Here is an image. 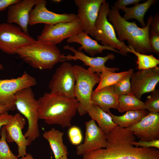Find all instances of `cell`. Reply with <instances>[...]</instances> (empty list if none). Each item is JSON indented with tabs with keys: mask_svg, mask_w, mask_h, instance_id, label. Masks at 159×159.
Wrapping results in <instances>:
<instances>
[{
	"mask_svg": "<svg viewBox=\"0 0 159 159\" xmlns=\"http://www.w3.org/2000/svg\"><path fill=\"white\" fill-rule=\"evenodd\" d=\"M39 0H23L9 6L7 23L17 24L25 33L28 34V26L30 12Z\"/></svg>",
	"mask_w": 159,
	"mask_h": 159,
	"instance_id": "18",
	"label": "cell"
},
{
	"mask_svg": "<svg viewBox=\"0 0 159 159\" xmlns=\"http://www.w3.org/2000/svg\"><path fill=\"white\" fill-rule=\"evenodd\" d=\"M20 0H0V11L6 10L10 5L19 2Z\"/></svg>",
	"mask_w": 159,
	"mask_h": 159,
	"instance_id": "38",
	"label": "cell"
},
{
	"mask_svg": "<svg viewBox=\"0 0 159 159\" xmlns=\"http://www.w3.org/2000/svg\"><path fill=\"white\" fill-rule=\"evenodd\" d=\"M133 145L136 147H140L144 148L154 147L159 148V139H157L150 141H135L133 142Z\"/></svg>",
	"mask_w": 159,
	"mask_h": 159,
	"instance_id": "34",
	"label": "cell"
},
{
	"mask_svg": "<svg viewBox=\"0 0 159 159\" xmlns=\"http://www.w3.org/2000/svg\"><path fill=\"white\" fill-rule=\"evenodd\" d=\"M129 52L134 54L137 57L136 64L138 70L152 68L157 66L159 60L152 54H142L135 51L130 46L128 45Z\"/></svg>",
	"mask_w": 159,
	"mask_h": 159,
	"instance_id": "28",
	"label": "cell"
},
{
	"mask_svg": "<svg viewBox=\"0 0 159 159\" xmlns=\"http://www.w3.org/2000/svg\"><path fill=\"white\" fill-rule=\"evenodd\" d=\"M20 159H35L33 157V156L29 153H27L24 156L20 158Z\"/></svg>",
	"mask_w": 159,
	"mask_h": 159,
	"instance_id": "40",
	"label": "cell"
},
{
	"mask_svg": "<svg viewBox=\"0 0 159 159\" xmlns=\"http://www.w3.org/2000/svg\"><path fill=\"white\" fill-rule=\"evenodd\" d=\"M16 109L26 119L28 128L24 135L31 143L40 136L38 124V102L31 87L18 91L15 95Z\"/></svg>",
	"mask_w": 159,
	"mask_h": 159,
	"instance_id": "5",
	"label": "cell"
},
{
	"mask_svg": "<svg viewBox=\"0 0 159 159\" xmlns=\"http://www.w3.org/2000/svg\"><path fill=\"white\" fill-rule=\"evenodd\" d=\"M37 84L35 78L26 72L16 78L0 79V105L14 103L15 95L18 91Z\"/></svg>",
	"mask_w": 159,
	"mask_h": 159,
	"instance_id": "14",
	"label": "cell"
},
{
	"mask_svg": "<svg viewBox=\"0 0 159 159\" xmlns=\"http://www.w3.org/2000/svg\"><path fill=\"white\" fill-rule=\"evenodd\" d=\"M87 113L106 135L117 126L111 116L97 105H92Z\"/></svg>",
	"mask_w": 159,
	"mask_h": 159,
	"instance_id": "24",
	"label": "cell"
},
{
	"mask_svg": "<svg viewBox=\"0 0 159 159\" xmlns=\"http://www.w3.org/2000/svg\"><path fill=\"white\" fill-rule=\"evenodd\" d=\"M64 133L52 128L45 131L43 137L48 141L55 159H58L64 155H68L69 153L67 147L63 143Z\"/></svg>",
	"mask_w": 159,
	"mask_h": 159,
	"instance_id": "22",
	"label": "cell"
},
{
	"mask_svg": "<svg viewBox=\"0 0 159 159\" xmlns=\"http://www.w3.org/2000/svg\"><path fill=\"white\" fill-rule=\"evenodd\" d=\"M73 66L76 77L74 95L79 103L77 112L82 116L87 113L92 105L93 89L99 82L100 73L94 72L89 68L86 69L77 64Z\"/></svg>",
	"mask_w": 159,
	"mask_h": 159,
	"instance_id": "6",
	"label": "cell"
},
{
	"mask_svg": "<svg viewBox=\"0 0 159 159\" xmlns=\"http://www.w3.org/2000/svg\"><path fill=\"white\" fill-rule=\"evenodd\" d=\"M85 132L84 142L76 147V154L83 155L91 151L107 147L106 135L92 119L85 123Z\"/></svg>",
	"mask_w": 159,
	"mask_h": 159,
	"instance_id": "15",
	"label": "cell"
},
{
	"mask_svg": "<svg viewBox=\"0 0 159 159\" xmlns=\"http://www.w3.org/2000/svg\"><path fill=\"white\" fill-rule=\"evenodd\" d=\"M149 112L144 110L127 111L121 116L115 115L110 111L107 113L111 116L113 122L117 125L122 128H127L138 123Z\"/></svg>",
	"mask_w": 159,
	"mask_h": 159,
	"instance_id": "25",
	"label": "cell"
},
{
	"mask_svg": "<svg viewBox=\"0 0 159 159\" xmlns=\"http://www.w3.org/2000/svg\"><path fill=\"white\" fill-rule=\"evenodd\" d=\"M47 4L46 0H39L30 12L29 24L31 26L39 23L54 24L70 22L78 19L77 15L74 13L60 14L50 11L46 7Z\"/></svg>",
	"mask_w": 159,
	"mask_h": 159,
	"instance_id": "12",
	"label": "cell"
},
{
	"mask_svg": "<svg viewBox=\"0 0 159 159\" xmlns=\"http://www.w3.org/2000/svg\"><path fill=\"white\" fill-rule=\"evenodd\" d=\"M16 109L14 103L0 105V114L10 111H14Z\"/></svg>",
	"mask_w": 159,
	"mask_h": 159,
	"instance_id": "39",
	"label": "cell"
},
{
	"mask_svg": "<svg viewBox=\"0 0 159 159\" xmlns=\"http://www.w3.org/2000/svg\"><path fill=\"white\" fill-rule=\"evenodd\" d=\"M13 115L6 112L0 114V129L4 126L6 125L11 121Z\"/></svg>",
	"mask_w": 159,
	"mask_h": 159,
	"instance_id": "37",
	"label": "cell"
},
{
	"mask_svg": "<svg viewBox=\"0 0 159 159\" xmlns=\"http://www.w3.org/2000/svg\"><path fill=\"white\" fill-rule=\"evenodd\" d=\"M118 111L123 113L131 110H146L144 102L132 93L118 96Z\"/></svg>",
	"mask_w": 159,
	"mask_h": 159,
	"instance_id": "27",
	"label": "cell"
},
{
	"mask_svg": "<svg viewBox=\"0 0 159 159\" xmlns=\"http://www.w3.org/2000/svg\"><path fill=\"white\" fill-rule=\"evenodd\" d=\"M127 128L141 141L159 139V113L149 112L138 123Z\"/></svg>",
	"mask_w": 159,
	"mask_h": 159,
	"instance_id": "17",
	"label": "cell"
},
{
	"mask_svg": "<svg viewBox=\"0 0 159 159\" xmlns=\"http://www.w3.org/2000/svg\"><path fill=\"white\" fill-rule=\"evenodd\" d=\"M92 105L99 107L106 112L110 108L117 110L118 96L115 93L113 85L104 87L98 91H93L91 97Z\"/></svg>",
	"mask_w": 159,
	"mask_h": 159,
	"instance_id": "21",
	"label": "cell"
},
{
	"mask_svg": "<svg viewBox=\"0 0 159 159\" xmlns=\"http://www.w3.org/2000/svg\"><path fill=\"white\" fill-rule=\"evenodd\" d=\"M149 40L152 52L159 55V35L149 33Z\"/></svg>",
	"mask_w": 159,
	"mask_h": 159,
	"instance_id": "33",
	"label": "cell"
},
{
	"mask_svg": "<svg viewBox=\"0 0 159 159\" xmlns=\"http://www.w3.org/2000/svg\"><path fill=\"white\" fill-rule=\"evenodd\" d=\"M0 135V159H19L12 153L7 143L4 126L1 129Z\"/></svg>",
	"mask_w": 159,
	"mask_h": 159,
	"instance_id": "29",
	"label": "cell"
},
{
	"mask_svg": "<svg viewBox=\"0 0 159 159\" xmlns=\"http://www.w3.org/2000/svg\"><path fill=\"white\" fill-rule=\"evenodd\" d=\"M133 72L132 68L118 73L104 70L100 74L99 82L94 91L96 92L105 87L114 85L129 74Z\"/></svg>",
	"mask_w": 159,
	"mask_h": 159,
	"instance_id": "26",
	"label": "cell"
},
{
	"mask_svg": "<svg viewBox=\"0 0 159 159\" xmlns=\"http://www.w3.org/2000/svg\"><path fill=\"white\" fill-rule=\"evenodd\" d=\"M69 43H76L80 44L78 50L81 51L84 50L91 57H94L98 54L102 53L105 50H108L120 54L117 50L112 47L104 46L99 44L98 42L92 39L88 34L82 31L66 40Z\"/></svg>",
	"mask_w": 159,
	"mask_h": 159,
	"instance_id": "20",
	"label": "cell"
},
{
	"mask_svg": "<svg viewBox=\"0 0 159 159\" xmlns=\"http://www.w3.org/2000/svg\"><path fill=\"white\" fill-rule=\"evenodd\" d=\"M146 110L149 112H159V90L155 89L146 98L144 102Z\"/></svg>",
	"mask_w": 159,
	"mask_h": 159,
	"instance_id": "31",
	"label": "cell"
},
{
	"mask_svg": "<svg viewBox=\"0 0 159 159\" xmlns=\"http://www.w3.org/2000/svg\"><path fill=\"white\" fill-rule=\"evenodd\" d=\"M105 0H74L78 19L84 32L93 37L95 26L100 7Z\"/></svg>",
	"mask_w": 159,
	"mask_h": 159,
	"instance_id": "13",
	"label": "cell"
},
{
	"mask_svg": "<svg viewBox=\"0 0 159 159\" xmlns=\"http://www.w3.org/2000/svg\"><path fill=\"white\" fill-rule=\"evenodd\" d=\"M107 147L87 153L82 159H159V150L134 147L133 133L117 125L107 135Z\"/></svg>",
	"mask_w": 159,
	"mask_h": 159,
	"instance_id": "1",
	"label": "cell"
},
{
	"mask_svg": "<svg viewBox=\"0 0 159 159\" xmlns=\"http://www.w3.org/2000/svg\"><path fill=\"white\" fill-rule=\"evenodd\" d=\"M159 82V68L140 69L133 73L131 78V93L140 99L144 94L155 89Z\"/></svg>",
	"mask_w": 159,
	"mask_h": 159,
	"instance_id": "11",
	"label": "cell"
},
{
	"mask_svg": "<svg viewBox=\"0 0 159 159\" xmlns=\"http://www.w3.org/2000/svg\"><path fill=\"white\" fill-rule=\"evenodd\" d=\"M73 66L70 63L65 61L57 68L49 83V92L75 97L76 77Z\"/></svg>",
	"mask_w": 159,
	"mask_h": 159,
	"instance_id": "10",
	"label": "cell"
},
{
	"mask_svg": "<svg viewBox=\"0 0 159 159\" xmlns=\"http://www.w3.org/2000/svg\"><path fill=\"white\" fill-rule=\"evenodd\" d=\"M68 135L72 144L77 145L81 144L83 139V136L81 131L79 127L76 126L70 127L68 131Z\"/></svg>",
	"mask_w": 159,
	"mask_h": 159,
	"instance_id": "32",
	"label": "cell"
},
{
	"mask_svg": "<svg viewBox=\"0 0 159 159\" xmlns=\"http://www.w3.org/2000/svg\"><path fill=\"white\" fill-rule=\"evenodd\" d=\"M63 48L74 53V55L70 54V60L81 61L85 65L88 66L89 68L94 72L100 73L104 70L115 72L119 70L117 67H108L105 65L108 60H113L115 58V56L112 53H108L103 57H94L88 56L82 52L77 50L73 47L68 45L64 46Z\"/></svg>",
	"mask_w": 159,
	"mask_h": 159,
	"instance_id": "19",
	"label": "cell"
},
{
	"mask_svg": "<svg viewBox=\"0 0 159 159\" xmlns=\"http://www.w3.org/2000/svg\"><path fill=\"white\" fill-rule=\"evenodd\" d=\"M133 73H130L113 85L115 92L118 96L132 93L131 78Z\"/></svg>",
	"mask_w": 159,
	"mask_h": 159,
	"instance_id": "30",
	"label": "cell"
},
{
	"mask_svg": "<svg viewBox=\"0 0 159 159\" xmlns=\"http://www.w3.org/2000/svg\"><path fill=\"white\" fill-rule=\"evenodd\" d=\"M58 159H68L67 158V155H64Z\"/></svg>",
	"mask_w": 159,
	"mask_h": 159,
	"instance_id": "41",
	"label": "cell"
},
{
	"mask_svg": "<svg viewBox=\"0 0 159 159\" xmlns=\"http://www.w3.org/2000/svg\"><path fill=\"white\" fill-rule=\"evenodd\" d=\"M149 33L159 35V14L156 13L153 17L150 24Z\"/></svg>",
	"mask_w": 159,
	"mask_h": 159,
	"instance_id": "35",
	"label": "cell"
},
{
	"mask_svg": "<svg viewBox=\"0 0 159 159\" xmlns=\"http://www.w3.org/2000/svg\"><path fill=\"white\" fill-rule=\"evenodd\" d=\"M3 69V66L2 64L0 63V69L2 70Z\"/></svg>",
	"mask_w": 159,
	"mask_h": 159,
	"instance_id": "42",
	"label": "cell"
},
{
	"mask_svg": "<svg viewBox=\"0 0 159 159\" xmlns=\"http://www.w3.org/2000/svg\"><path fill=\"white\" fill-rule=\"evenodd\" d=\"M26 123L24 118L17 113L13 115L10 122L4 126L6 140L9 143L14 142L18 147V158L25 156L27 154V146L31 144L29 140L25 138L22 133V130Z\"/></svg>",
	"mask_w": 159,
	"mask_h": 159,
	"instance_id": "16",
	"label": "cell"
},
{
	"mask_svg": "<svg viewBox=\"0 0 159 159\" xmlns=\"http://www.w3.org/2000/svg\"><path fill=\"white\" fill-rule=\"evenodd\" d=\"M35 40L19 26L8 23L0 24V50L4 53L16 54L19 49Z\"/></svg>",
	"mask_w": 159,
	"mask_h": 159,
	"instance_id": "8",
	"label": "cell"
},
{
	"mask_svg": "<svg viewBox=\"0 0 159 159\" xmlns=\"http://www.w3.org/2000/svg\"><path fill=\"white\" fill-rule=\"evenodd\" d=\"M157 2L156 0H148L143 3L135 5L132 7L121 8L120 9L124 13L122 18L127 21L132 19H136L140 23L142 27H144L146 25L144 20L145 13L152 6L155 4Z\"/></svg>",
	"mask_w": 159,
	"mask_h": 159,
	"instance_id": "23",
	"label": "cell"
},
{
	"mask_svg": "<svg viewBox=\"0 0 159 159\" xmlns=\"http://www.w3.org/2000/svg\"><path fill=\"white\" fill-rule=\"evenodd\" d=\"M83 31L82 24L78 19L54 24H45L41 33L38 36L37 40L56 45Z\"/></svg>",
	"mask_w": 159,
	"mask_h": 159,
	"instance_id": "9",
	"label": "cell"
},
{
	"mask_svg": "<svg viewBox=\"0 0 159 159\" xmlns=\"http://www.w3.org/2000/svg\"><path fill=\"white\" fill-rule=\"evenodd\" d=\"M141 0H118L115 1L113 6L118 11L122 7H126V6L130 5L137 4L140 2Z\"/></svg>",
	"mask_w": 159,
	"mask_h": 159,
	"instance_id": "36",
	"label": "cell"
},
{
	"mask_svg": "<svg viewBox=\"0 0 159 159\" xmlns=\"http://www.w3.org/2000/svg\"><path fill=\"white\" fill-rule=\"evenodd\" d=\"M153 16L148 18L147 24L143 27H138L135 22H130L124 19L113 6L107 15L109 21L112 24L116 32L118 39L124 42L127 40L129 45L136 52L147 54L152 52L150 45L149 27Z\"/></svg>",
	"mask_w": 159,
	"mask_h": 159,
	"instance_id": "3",
	"label": "cell"
},
{
	"mask_svg": "<svg viewBox=\"0 0 159 159\" xmlns=\"http://www.w3.org/2000/svg\"><path fill=\"white\" fill-rule=\"evenodd\" d=\"M39 119L49 125L70 127L77 112L78 102L75 97L59 93L45 92L38 100Z\"/></svg>",
	"mask_w": 159,
	"mask_h": 159,
	"instance_id": "2",
	"label": "cell"
},
{
	"mask_svg": "<svg viewBox=\"0 0 159 159\" xmlns=\"http://www.w3.org/2000/svg\"><path fill=\"white\" fill-rule=\"evenodd\" d=\"M53 1H54V2H60L61 1V0H53Z\"/></svg>",
	"mask_w": 159,
	"mask_h": 159,
	"instance_id": "43",
	"label": "cell"
},
{
	"mask_svg": "<svg viewBox=\"0 0 159 159\" xmlns=\"http://www.w3.org/2000/svg\"><path fill=\"white\" fill-rule=\"evenodd\" d=\"M110 6L106 0L101 5L95 24L93 37L97 42H100L102 45L112 47L120 54L127 55L129 47L118 39L114 27L107 19Z\"/></svg>",
	"mask_w": 159,
	"mask_h": 159,
	"instance_id": "7",
	"label": "cell"
},
{
	"mask_svg": "<svg viewBox=\"0 0 159 159\" xmlns=\"http://www.w3.org/2000/svg\"><path fill=\"white\" fill-rule=\"evenodd\" d=\"M16 54L34 68L50 69L59 62L69 61L56 45L35 40L17 50Z\"/></svg>",
	"mask_w": 159,
	"mask_h": 159,
	"instance_id": "4",
	"label": "cell"
}]
</instances>
